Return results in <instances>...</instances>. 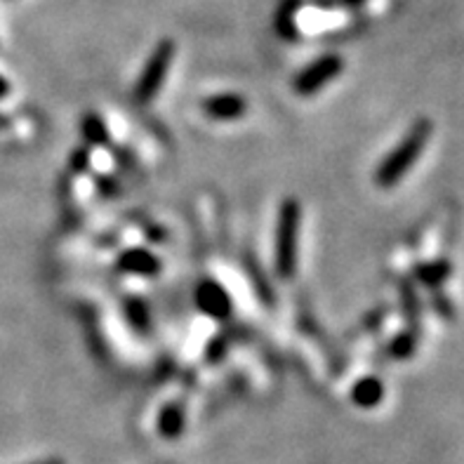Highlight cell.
<instances>
[{
    "label": "cell",
    "mask_w": 464,
    "mask_h": 464,
    "mask_svg": "<svg viewBox=\"0 0 464 464\" xmlns=\"http://www.w3.org/2000/svg\"><path fill=\"white\" fill-rule=\"evenodd\" d=\"M431 137V123L430 121H418L408 130V135L401 140V144H396V149L389 153L387 159L380 163L375 172L377 187L392 188L394 184H399L403 177L411 172V168L415 165V160L422 156L424 147Z\"/></svg>",
    "instance_id": "6da1fadb"
},
{
    "label": "cell",
    "mask_w": 464,
    "mask_h": 464,
    "mask_svg": "<svg viewBox=\"0 0 464 464\" xmlns=\"http://www.w3.org/2000/svg\"><path fill=\"white\" fill-rule=\"evenodd\" d=\"M300 203L295 198L283 200L276 229V271L278 276L290 278L297 266V234H300Z\"/></svg>",
    "instance_id": "7a4b0ae2"
},
{
    "label": "cell",
    "mask_w": 464,
    "mask_h": 464,
    "mask_svg": "<svg viewBox=\"0 0 464 464\" xmlns=\"http://www.w3.org/2000/svg\"><path fill=\"white\" fill-rule=\"evenodd\" d=\"M172 59H175V43H159L135 85V100L140 102V104H147V102H151L153 97L159 94L160 85H163L165 78H168V69H170Z\"/></svg>",
    "instance_id": "3957f363"
},
{
    "label": "cell",
    "mask_w": 464,
    "mask_h": 464,
    "mask_svg": "<svg viewBox=\"0 0 464 464\" xmlns=\"http://www.w3.org/2000/svg\"><path fill=\"white\" fill-rule=\"evenodd\" d=\"M342 69H344V62L337 54H324L304 71H300V76L295 78V92L300 97H314L318 90L335 81Z\"/></svg>",
    "instance_id": "277c9868"
},
{
    "label": "cell",
    "mask_w": 464,
    "mask_h": 464,
    "mask_svg": "<svg viewBox=\"0 0 464 464\" xmlns=\"http://www.w3.org/2000/svg\"><path fill=\"white\" fill-rule=\"evenodd\" d=\"M196 304L203 314H208L210 318H227L231 314V300L227 290L215 281H203L196 288Z\"/></svg>",
    "instance_id": "5b68a950"
},
{
    "label": "cell",
    "mask_w": 464,
    "mask_h": 464,
    "mask_svg": "<svg viewBox=\"0 0 464 464\" xmlns=\"http://www.w3.org/2000/svg\"><path fill=\"white\" fill-rule=\"evenodd\" d=\"M203 111L215 121H236L246 113V100L238 94H215L203 102Z\"/></svg>",
    "instance_id": "8992f818"
},
{
    "label": "cell",
    "mask_w": 464,
    "mask_h": 464,
    "mask_svg": "<svg viewBox=\"0 0 464 464\" xmlns=\"http://www.w3.org/2000/svg\"><path fill=\"white\" fill-rule=\"evenodd\" d=\"M118 266L128 271V274H135V276H151L160 269V262L159 257H153L147 250H130L121 257Z\"/></svg>",
    "instance_id": "52a82bcc"
},
{
    "label": "cell",
    "mask_w": 464,
    "mask_h": 464,
    "mask_svg": "<svg viewBox=\"0 0 464 464\" xmlns=\"http://www.w3.org/2000/svg\"><path fill=\"white\" fill-rule=\"evenodd\" d=\"M352 399H353V403L361 408H375L377 403L384 399L382 382H380V380H375V377H365V380H361V382L353 384Z\"/></svg>",
    "instance_id": "ba28073f"
},
{
    "label": "cell",
    "mask_w": 464,
    "mask_h": 464,
    "mask_svg": "<svg viewBox=\"0 0 464 464\" xmlns=\"http://www.w3.org/2000/svg\"><path fill=\"white\" fill-rule=\"evenodd\" d=\"M159 427H160V434L165 439H175L179 436L184 427V412L179 406H168L163 412H160V420H159Z\"/></svg>",
    "instance_id": "9c48e42d"
},
{
    "label": "cell",
    "mask_w": 464,
    "mask_h": 464,
    "mask_svg": "<svg viewBox=\"0 0 464 464\" xmlns=\"http://www.w3.org/2000/svg\"><path fill=\"white\" fill-rule=\"evenodd\" d=\"M82 135L90 144H104L106 141V125L100 116H85L82 118Z\"/></svg>",
    "instance_id": "30bf717a"
},
{
    "label": "cell",
    "mask_w": 464,
    "mask_h": 464,
    "mask_svg": "<svg viewBox=\"0 0 464 464\" xmlns=\"http://www.w3.org/2000/svg\"><path fill=\"white\" fill-rule=\"evenodd\" d=\"M420 278L427 285H436V283L446 281V276L450 274V265L448 262H434V265H424L420 266Z\"/></svg>",
    "instance_id": "8fae6325"
},
{
    "label": "cell",
    "mask_w": 464,
    "mask_h": 464,
    "mask_svg": "<svg viewBox=\"0 0 464 464\" xmlns=\"http://www.w3.org/2000/svg\"><path fill=\"white\" fill-rule=\"evenodd\" d=\"M412 349H415V337L408 335V333L406 335H401L399 340L392 344V353H394L396 359H408L412 353Z\"/></svg>",
    "instance_id": "7c38bea8"
},
{
    "label": "cell",
    "mask_w": 464,
    "mask_h": 464,
    "mask_svg": "<svg viewBox=\"0 0 464 464\" xmlns=\"http://www.w3.org/2000/svg\"><path fill=\"white\" fill-rule=\"evenodd\" d=\"M7 92H10V82L5 78H0V97H5Z\"/></svg>",
    "instance_id": "4fadbf2b"
},
{
    "label": "cell",
    "mask_w": 464,
    "mask_h": 464,
    "mask_svg": "<svg viewBox=\"0 0 464 464\" xmlns=\"http://www.w3.org/2000/svg\"><path fill=\"white\" fill-rule=\"evenodd\" d=\"M342 3H344V5H349V7H356V5H363L365 0H342Z\"/></svg>",
    "instance_id": "5bb4252c"
}]
</instances>
